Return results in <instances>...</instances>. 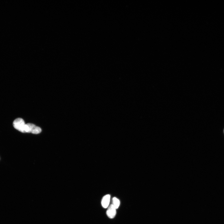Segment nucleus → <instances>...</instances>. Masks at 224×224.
<instances>
[{
  "instance_id": "f257e3e1",
  "label": "nucleus",
  "mask_w": 224,
  "mask_h": 224,
  "mask_svg": "<svg viewBox=\"0 0 224 224\" xmlns=\"http://www.w3.org/2000/svg\"><path fill=\"white\" fill-rule=\"evenodd\" d=\"M13 125L14 128L19 131L25 133L26 124L22 119L19 118L16 119L14 121Z\"/></svg>"
},
{
  "instance_id": "f03ea898",
  "label": "nucleus",
  "mask_w": 224,
  "mask_h": 224,
  "mask_svg": "<svg viewBox=\"0 0 224 224\" xmlns=\"http://www.w3.org/2000/svg\"><path fill=\"white\" fill-rule=\"evenodd\" d=\"M42 131L41 129L31 123L26 124L25 133H31L35 134H37Z\"/></svg>"
},
{
  "instance_id": "7ed1b4c3",
  "label": "nucleus",
  "mask_w": 224,
  "mask_h": 224,
  "mask_svg": "<svg viewBox=\"0 0 224 224\" xmlns=\"http://www.w3.org/2000/svg\"><path fill=\"white\" fill-rule=\"evenodd\" d=\"M116 208L112 204L108 207L107 212V214L108 217L110 219L114 218L116 214Z\"/></svg>"
},
{
  "instance_id": "20e7f679",
  "label": "nucleus",
  "mask_w": 224,
  "mask_h": 224,
  "mask_svg": "<svg viewBox=\"0 0 224 224\" xmlns=\"http://www.w3.org/2000/svg\"><path fill=\"white\" fill-rule=\"evenodd\" d=\"M110 195H106L104 196L102 199L101 204L102 206L104 208H107L109 205L110 200Z\"/></svg>"
},
{
  "instance_id": "39448f33",
  "label": "nucleus",
  "mask_w": 224,
  "mask_h": 224,
  "mask_svg": "<svg viewBox=\"0 0 224 224\" xmlns=\"http://www.w3.org/2000/svg\"><path fill=\"white\" fill-rule=\"evenodd\" d=\"M112 205L117 209L120 205V201L119 199L116 197H114L112 199Z\"/></svg>"
},
{
  "instance_id": "423d86ee",
  "label": "nucleus",
  "mask_w": 224,
  "mask_h": 224,
  "mask_svg": "<svg viewBox=\"0 0 224 224\" xmlns=\"http://www.w3.org/2000/svg\"></svg>"
}]
</instances>
